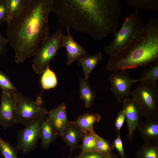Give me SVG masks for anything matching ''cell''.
I'll list each match as a JSON object with an SVG mask.
<instances>
[{
  "label": "cell",
  "mask_w": 158,
  "mask_h": 158,
  "mask_svg": "<svg viewBox=\"0 0 158 158\" xmlns=\"http://www.w3.org/2000/svg\"><path fill=\"white\" fill-rule=\"evenodd\" d=\"M60 28H72L100 41L118 31L121 8L118 0H52Z\"/></svg>",
  "instance_id": "cell-1"
},
{
  "label": "cell",
  "mask_w": 158,
  "mask_h": 158,
  "mask_svg": "<svg viewBox=\"0 0 158 158\" xmlns=\"http://www.w3.org/2000/svg\"><path fill=\"white\" fill-rule=\"evenodd\" d=\"M52 2V0H29L22 12L7 23V39L15 51L16 63H22L34 56L49 36L48 19Z\"/></svg>",
  "instance_id": "cell-2"
},
{
  "label": "cell",
  "mask_w": 158,
  "mask_h": 158,
  "mask_svg": "<svg viewBox=\"0 0 158 158\" xmlns=\"http://www.w3.org/2000/svg\"><path fill=\"white\" fill-rule=\"evenodd\" d=\"M158 61V19L150 17L137 36L126 48L109 56L107 71L115 72L144 66Z\"/></svg>",
  "instance_id": "cell-3"
},
{
  "label": "cell",
  "mask_w": 158,
  "mask_h": 158,
  "mask_svg": "<svg viewBox=\"0 0 158 158\" xmlns=\"http://www.w3.org/2000/svg\"><path fill=\"white\" fill-rule=\"evenodd\" d=\"M143 26L139 12L134 11L126 18L111 42L104 47V51L109 56L117 54L137 36Z\"/></svg>",
  "instance_id": "cell-4"
},
{
  "label": "cell",
  "mask_w": 158,
  "mask_h": 158,
  "mask_svg": "<svg viewBox=\"0 0 158 158\" xmlns=\"http://www.w3.org/2000/svg\"><path fill=\"white\" fill-rule=\"evenodd\" d=\"M130 96L142 117L146 120L158 118V86L157 81L140 83Z\"/></svg>",
  "instance_id": "cell-5"
},
{
  "label": "cell",
  "mask_w": 158,
  "mask_h": 158,
  "mask_svg": "<svg viewBox=\"0 0 158 158\" xmlns=\"http://www.w3.org/2000/svg\"><path fill=\"white\" fill-rule=\"evenodd\" d=\"M42 92L35 101L24 96L20 92L11 94L14 101L15 110V124L26 125L43 116L48 115L49 111L43 106Z\"/></svg>",
  "instance_id": "cell-6"
},
{
  "label": "cell",
  "mask_w": 158,
  "mask_h": 158,
  "mask_svg": "<svg viewBox=\"0 0 158 158\" xmlns=\"http://www.w3.org/2000/svg\"><path fill=\"white\" fill-rule=\"evenodd\" d=\"M62 30L59 28L49 36L37 49L32 65L33 70L36 73L42 74L50 61L55 58L59 50L62 47Z\"/></svg>",
  "instance_id": "cell-7"
},
{
  "label": "cell",
  "mask_w": 158,
  "mask_h": 158,
  "mask_svg": "<svg viewBox=\"0 0 158 158\" xmlns=\"http://www.w3.org/2000/svg\"><path fill=\"white\" fill-rule=\"evenodd\" d=\"M45 116L36 119L28 124L18 132L16 147L24 154H27L36 147L40 138L43 121Z\"/></svg>",
  "instance_id": "cell-8"
},
{
  "label": "cell",
  "mask_w": 158,
  "mask_h": 158,
  "mask_svg": "<svg viewBox=\"0 0 158 158\" xmlns=\"http://www.w3.org/2000/svg\"><path fill=\"white\" fill-rule=\"evenodd\" d=\"M108 80L111 85L110 90L115 97L118 103L122 104L130 96L132 85L138 82V79L131 77L126 70L113 72Z\"/></svg>",
  "instance_id": "cell-9"
},
{
  "label": "cell",
  "mask_w": 158,
  "mask_h": 158,
  "mask_svg": "<svg viewBox=\"0 0 158 158\" xmlns=\"http://www.w3.org/2000/svg\"><path fill=\"white\" fill-rule=\"evenodd\" d=\"M14 124H15V110L13 97L10 92L2 91L0 125L6 129Z\"/></svg>",
  "instance_id": "cell-10"
},
{
  "label": "cell",
  "mask_w": 158,
  "mask_h": 158,
  "mask_svg": "<svg viewBox=\"0 0 158 158\" xmlns=\"http://www.w3.org/2000/svg\"><path fill=\"white\" fill-rule=\"evenodd\" d=\"M122 104V110L125 114L128 129V138L131 141L134 131L142 121V117L135 102L132 98L125 99Z\"/></svg>",
  "instance_id": "cell-11"
},
{
  "label": "cell",
  "mask_w": 158,
  "mask_h": 158,
  "mask_svg": "<svg viewBox=\"0 0 158 158\" xmlns=\"http://www.w3.org/2000/svg\"><path fill=\"white\" fill-rule=\"evenodd\" d=\"M66 34H63L62 38V47L66 51L67 64L70 65L75 61L79 60L87 54L86 50L73 39L70 34V29L66 28Z\"/></svg>",
  "instance_id": "cell-12"
},
{
  "label": "cell",
  "mask_w": 158,
  "mask_h": 158,
  "mask_svg": "<svg viewBox=\"0 0 158 158\" xmlns=\"http://www.w3.org/2000/svg\"><path fill=\"white\" fill-rule=\"evenodd\" d=\"M49 119L53 128L55 135L61 136L69 121L66 111V105L62 102L57 107L49 111Z\"/></svg>",
  "instance_id": "cell-13"
},
{
  "label": "cell",
  "mask_w": 158,
  "mask_h": 158,
  "mask_svg": "<svg viewBox=\"0 0 158 158\" xmlns=\"http://www.w3.org/2000/svg\"><path fill=\"white\" fill-rule=\"evenodd\" d=\"M84 133L75 121H69L61 136L62 140L70 148V154L73 150L80 147L79 143Z\"/></svg>",
  "instance_id": "cell-14"
},
{
  "label": "cell",
  "mask_w": 158,
  "mask_h": 158,
  "mask_svg": "<svg viewBox=\"0 0 158 158\" xmlns=\"http://www.w3.org/2000/svg\"><path fill=\"white\" fill-rule=\"evenodd\" d=\"M137 128L144 142H158V118L142 121Z\"/></svg>",
  "instance_id": "cell-15"
},
{
  "label": "cell",
  "mask_w": 158,
  "mask_h": 158,
  "mask_svg": "<svg viewBox=\"0 0 158 158\" xmlns=\"http://www.w3.org/2000/svg\"><path fill=\"white\" fill-rule=\"evenodd\" d=\"M102 59V53L98 52L87 54L78 61V63L83 69L85 78L88 80L91 73Z\"/></svg>",
  "instance_id": "cell-16"
},
{
  "label": "cell",
  "mask_w": 158,
  "mask_h": 158,
  "mask_svg": "<svg viewBox=\"0 0 158 158\" xmlns=\"http://www.w3.org/2000/svg\"><path fill=\"white\" fill-rule=\"evenodd\" d=\"M101 118L98 113H86L79 116L75 122L85 133H87L93 129L94 124L99 122Z\"/></svg>",
  "instance_id": "cell-17"
},
{
  "label": "cell",
  "mask_w": 158,
  "mask_h": 158,
  "mask_svg": "<svg viewBox=\"0 0 158 158\" xmlns=\"http://www.w3.org/2000/svg\"><path fill=\"white\" fill-rule=\"evenodd\" d=\"M79 94L87 108L90 107L92 104L96 96L95 92L92 89L88 80L80 78L79 81Z\"/></svg>",
  "instance_id": "cell-18"
},
{
  "label": "cell",
  "mask_w": 158,
  "mask_h": 158,
  "mask_svg": "<svg viewBox=\"0 0 158 158\" xmlns=\"http://www.w3.org/2000/svg\"><path fill=\"white\" fill-rule=\"evenodd\" d=\"M29 0H6L7 11V23L18 16L28 5Z\"/></svg>",
  "instance_id": "cell-19"
},
{
  "label": "cell",
  "mask_w": 158,
  "mask_h": 158,
  "mask_svg": "<svg viewBox=\"0 0 158 158\" xmlns=\"http://www.w3.org/2000/svg\"><path fill=\"white\" fill-rule=\"evenodd\" d=\"M57 137L49 119L45 118L43 121L40 135L42 147L44 149H47Z\"/></svg>",
  "instance_id": "cell-20"
},
{
  "label": "cell",
  "mask_w": 158,
  "mask_h": 158,
  "mask_svg": "<svg viewBox=\"0 0 158 158\" xmlns=\"http://www.w3.org/2000/svg\"><path fill=\"white\" fill-rule=\"evenodd\" d=\"M135 154L137 158H158V142H144Z\"/></svg>",
  "instance_id": "cell-21"
},
{
  "label": "cell",
  "mask_w": 158,
  "mask_h": 158,
  "mask_svg": "<svg viewBox=\"0 0 158 158\" xmlns=\"http://www.w3.org/2000/svg\"><path fill=\"white\" fill-rule=\"evenodd\" d=\"M126 3L138 12L141 10L156 12L158 10V0H125Z\"/></svg>",
  "instance_id": "cell-22"
},
{
  "label": "cell",
  "mask_w": 158,
  "mask_h": 158,
  "mask_svg": "<svg viewBox=\"0 0 158 158\" xmlns=\"http://www.w3.org/2000/svg\"><path fill=\"white\" fill-rule=\"evenodd\" d=\"M42 74L40 82L43 90L53 88L56 86L57 84L56 75L55 73L50 69L49 65L47 66Z\"/></svg>",
  "instance_id": "cell-23"
},
{
  "label": "cell",
  "mask_w": 158,
  "mask_h": 158,
  "mask_svg": "<svg viewBox=\"0 0 158 158\" xmlns=\"http://www.w3.org/2000/svg\"><path fill=\"white\" fill-rule=\"evenodd\" d=\"M90 132L95 139L96 151L104 155L112 151L114 147L108 140L103 139L97 134L93 129Z\"/></svg>",
  "instance_id": "cell-24"
},
{
  "label": "cell",
  "mask_w": 158,
  "mask_h": 158,
  "mask_svg": "<svg viewBox=\"0 0 158 158\" xmlns=\"http://www.w3.org/2000/svg\"><path fill=\"white\" fill-rule=\"evenodd\" d=\"M138 79L140 83L157 81L158 80V61L145 70Z\"/></svg>",
  "instance_id": "cell-25"
},
{
  "label": "cell",
  "mask_w": 158,
  "mask_h": 158,
  "mask_svg": "<svg viewBox=\"0 0 158 158\" xmlns=\"http://www.w3.org/2000/svg\"><path fill=\"white\" fill-rule=\"evenodd\" d=\"M18 150L16 147L13 146L0 137V152L4 158H18Z\"/></svg>",
  "instance_id": "cell-26"
},
{
  "label": "cell",
  "mask_w": 158,
  "mask_h": 158,
  "mask_svg": "<svg viewBox=\"0 0 158 158\" xmlns=\"http://www.w3.org/2000/svg\"><path fill=\"white\" fill-rule=\"evenodd\" d=\"M82 140V144L80 147L81 153L96 151L95 139L90 131L84 133Z\"/></svg>",
  "instance_id": "cell-27"
},
{
  "label": "cell",
  "mask_w": 158,
  "mask_h": 158,
  "mask_svg": "<svg viewBox=\"0 0 158 158\" xmlns=\"http://www.w3.org/2000/svg\"><path fill=\"white\" fill-rule=\"evenodd\" d=\"M0 88L2 91L8 92L11 93L18 92L9 77L0 70Z\"/></svg>",
  "instance_id": "cell-28"
},
{
  "label": "cell",
  "mask_w": 158,
  "mask_h": 158,
  "mask_svg": "<svg viewBox=\"0 0 158 158\" xmlns=\"http://www.w3.org/2000/svg\"><path fill=\"white\" fill-rule=\"evenodd\" d=\"M112 145L118 151L119 155L121 158H126L123 147L122 142L120 136V131H118L117 136L113 141Z\"/></svg>",
  "instance_id": "cell-29"
},
{
  "label": "cell",
  "mask_w": 158,
  "mask_h": 158,
  "mask_svg": "<svg viewBox=\"0 0 158 158\" xmlns=\"http://www.w3.org/2000/svg\"><path fill=\"white\" fill-rule=\"evenodd\" d=\"M7 19L6 0H0V26L4 22H6Z\"/></svg>",
  "instance_id": "cell-30"
},
{
  "label": "cell",
  "mask_w": 158,
  "mask_h": 158,
  "mask_svg": "<svg viewBox=\"0 0 158 158\" xmlns=\"http://www.w3.org/2000/svg\"><path fill=\"white\" fill-rule=\"evenodd\" d=\"M105 156L95 151L81 152L74 158H104Z\"/></svg>",
  "instance_id": "cell-31"
},
{
  "label": "cell",
  "mask_w": 158,
  "mask_h": 158,
  "mask_svg": "<svg viewBox=\"0 0 158 158\" xmlns=\"http://www.w3.org/2000/svg\"><path fill=\"white\" fill-rule=\"evenodd\" d=\"M125 119L124 113L123 110H121L117 114L114 123L115 128L117 130L120 131L123 124Z\"/></svg>",
  "instance_id": "cell-32"
},
{
  "label": "cell",
  "mask_w": 158,
  "mask_h": 158,
  "mask_svg": "<svg viewBox=\"0 0 158 158\" xmlns=\"http://www.w3.org/2000/svg\"><path fill=\"white\" fill-rule=\"evenodd\" d=\"M8 43V40L5 38L1 34L0 30V55L4 56L7 52V48L6 44Z\"/></svg>",
  "instance_id": "cell-33"
},
{
  "label": "cell",
  "mask_w": 158,
  "mask_h": 158,
  "mask_svg": "<svg viewBox=\"0 0 158 158\" xmlns=\"http://www.w3.org/2000/svg\"><path fill=\"white\" fill-rule=\"evenodd\" d=\"M104 158H118L117 155L112 151L106 155Z\"/></svg>",
  "instance_id": "cell-34"
},
{
  "label": "cell",
  "mask_w": 158,
  "mask_h": 158,
  "mask_svg": "<svg viewBox=\"0 0 158 158\" xmlns=\"http://www.w3.org/2000/svg\"><path fill=\"white\" fill-rule=\"evenodd\" d=\"M68 158H71V154H70Z\"/></svg>",
  "instance_id": "cell-35"
}]
</instances>
